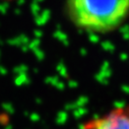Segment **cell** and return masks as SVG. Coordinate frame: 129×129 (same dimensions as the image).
I'll list each match as a JSON object with an SVG mask.
<instances>
[{
    "mask_svg": "<svg viewBox=\"0 0 129 129\" xmlns=\"http://www.w3.org/2000/svg\"><path fill=\"white\" fill-rule=\"evenodd\" d=\"M65 15L78 29L105 35L117 30L129 17V0H65Z\"/></svg>",
    "mask_w": 129,
    "mask_h": 129,
    "instance_id": "6da1fadb",
    "label": "cell"
},
{
    "mask_svg": "<svg viewBox=\"0 0 129 129\" xmlns=\"http://www.w3.org/2000/svg\"><path fill=\"white\" fill-rule=\"evenodd\" d=\"M0 1H15V0H0Z\"/></svg>",
    "mask_w": 129,
    "mask_h": 129,
    "instance_id": "3957f363",
    "label": "cell"
},
{
    "mask_svg": "<svg viewBox=\"0 0 129 129\" xmlns=\"http://www.w3.org/2000/svg\"><path fill=\"white\" fill-rule=\"evenodd\" d=\"M82 129H129V105L117 106L103 115L86 120Z\"/></svg>",
    "mask_w": 129,
    "mask_h": 129,
    "instance_id": "7a4b0ae2",
    "label": "cell"
}]
</instances>
